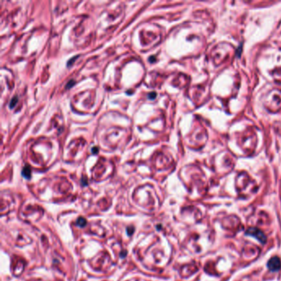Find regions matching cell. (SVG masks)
I'll list each match as a JSON object with an SVG mask.
<instances>
[{
  "instance_id": "6da1fadb",
  "label": "cell",
  "mask_w": 281,
  "mask_h": 281,
  "mask_svg": "<svg viewBox=\"0 0 281 281\" xmlns=\"http://www.w3.org/2000/svg\"><path fill=\"white\" fill-rule=\"evenodd\" d=\"M247 234L249 236H252L254 237L255 239H257L258 241L262 243H265L266 241V237L264 234V233L261 231L260 229H256V228H250L247 229Z\"/></svg>"
},
{
  "instance_id": "5b68a950",
  "label": "cell",
  "mask_w": 281,
  "mask_h": 281,
  "mask_svg": "<svg viewBox=\"0 0 281 281\" xmlns=\"http://www.w3.org/2000/svg\"><path fill=\"white\" fill-rule=\"evenodd\" d=\"M17 101H18V100H17V97H15L14 98H13V99H12V101H11V102H10V105H9V106H10V108H13V107H14V106H15V105L17 104Z\"/></svg>"
},
{
  "instance_id": "7a4b0ae2",
  "label": "cell",
  "mask_w": 281,
  "mask_h": 281,
  "mask_svg": "<svg viewBox=\"0 0 281 281\" xmlns=\"http://www.w3.org/2000/svg\"><path fill=\"white\" fill-rule=\"evenodd\" d=\"M267 266H268V268L271 271H278L281 268L280 259L277 256H274L271 259H270Z\"/></svg>"
},
{
  "instance_id": "277c9868",
  "label": "cell",
  "mask_w": 281,
  "mask_h": 281,
  "mask_svg": "<svg viewBox=\"0 0 281 281\" xmlns=\"http://www.w3.org/2000/svg\"><path fill=\"white\" fill-rule=\"evenodd\" d=\"M76 223H77V225H78V226L81 227V228H83V227H84L86 224H87V221H86V219L84 218H83V217H80V218H79L77 219V222H76Z\"/></svg>"
},
{
  "instance_id": "8992f818",
  "label": "cell",
  "mask_w": 281,
  "mask_h": 281,
  "mask_svg": "<svg viewBox=\"0 0 281 281\" xmlns=\"http://www.w3.org/2000/svg\"><path fill=\"white\" fill-rule=\"evenodd\" d=\"M148 97H149V99H153V98L156 97V93H155V92H152V93H150V94H149Z\"/></svg>"
},
{
  "instance_id": "3957f363",
  "label": "cell",
  "mask_w": 281,
  "mask_h": 281,
  "mask_svg": "<svg viewBox=\"0 0 281 281\" xmlns=\"http://www.w3.org/2000/svg\"><path fill=\"white\" fill-rule=\"evenodd\" d=\"M22 175L23 177H25L26 178H30L31 177V169L28 166L25 167L22 170Z\"/></svg>"
}]
</instances>
